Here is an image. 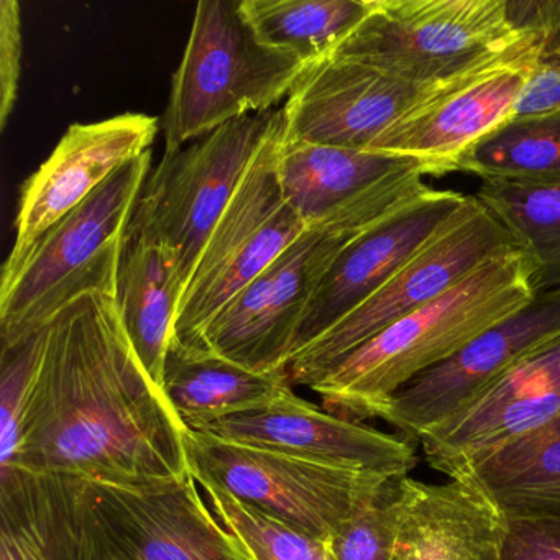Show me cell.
Instances as JSON below:
<instances>
[{
  "label": "cell",
  "mask_w": 560,
  "mask_h": 560,
  "mask_svg": "<svg viewBox=\"0 0 560 560\" xmlns=\"http://www.w3.org/2000/svg\"><path fill=\"white\" fill-rule=\"evenodd\" d=\"M539 265L514 247L490 258L447 293L402 317L340 360L310 389L323 408L365 422L411 383L536 300Z\"/></svg>",
  "instance_id": "2"
},
{
  "label": "cell",
  "mask_w": 560,
  "mask_h": 560,
  "mask_svg": "<svg viewBox=\"0 0 560 560\" xmlns=\"http://www.w3.org/2000/svg\"><path fill=\"white\" fill-rule=\"evenodd\" d=\"M560 330V287L539 291L536 300L481 332L434 369L416 376L378 418L418 442L424 432L460 411L481 389L503 375L534 346Z\"/></svg>",
  "instance_id": "16"
},
{
  "label": "cell",
  "mask_w": 560,
  "mask_h": 560,
  "mask_svg": "<svg viewBox=\"0 0 560 560\" xmlns=\"http://www.w3.org/2000/svg\"><path fill=\"white\" fill-rule=\"evenodd\" d=\"M186 428L137 359L116 294L90 291L45 326L11 467L145 487L188 477Z\"/></svg>",
  "instance_id": "1"
},
{
  "label": "cell",
  "mask_w": 560,
  "mask_h": 560,
  "mask_svg": "<svg viewBox=\"0 0 560 560\" xmlns=\"http://www.w3.org/2000/svg\"><path fill=\"white\" fill-rule=\"evenodd\" d=\"M22 74V15L18 0H0V129L18 103Z\"/></svg>",
  "instance_id": "31"
},
{
  "label": "cell",
  "mask_w": 560,
  "mask_h": 560,
  "mask_svg": "<svg viewBox=\"0 0 560 560\" xmlns=\"http://www.w3.org/2000/svg\"><path fill=\"white\" fill-rule=\"evenodd\" d=\"M283 132L281 117L202 250L176 316L173 340L185 349L198 350L219 311L310 229L281 188Z\"/></svg>",
  "instance_id": "9"
},
{
  "label": "cell",
  "mask_w": 560,
  "mask_h": 560,
  "mask_svg": "<svg viewBox=\"0 0 560 560\" xmlns=\"http://www.w3.org/2000/svg\"><path fill=\"white\" fill-rule=\"evenodd\" d=\"M520 247L508 229L478 201L467 205L373 296L291 359V386L311 388L340 360L402 317L447 293L503 252Z\"/></svg>",
  "instance_id": "10"
},
{
  "label": "cell",
  "mask_w": 560,
  "mask_h": 560,
  "mask_svg": "<svg viewBox=\"0 0 560 560\" xmlns=\"http://www.w3.org/2000/svg\"><path fill=\"white\" fill-rule=\"evenodd\" d=\"M159 130V117L136 113L73 124L47 162L22 185L15 244L4 268L19 264L48 229L110 176L150 152Z\"/></svg>",
  "instance_id": "17"
},
{
  "label": "cell",
  "mask_w": 560,
  "mask_h": 560,
  "mask_svg": "<svg viewBox=\"0 0 560 560\" xmlns=\"http://www.w3.org/2000/svg\"><path fill=\"white\" fill-rule=\"evenodd\" d=\"M307 65L258 40L241 0H201L162 117L165 153L290 96Z\"/></svg>",
  "instance_id": "5"
},
{
  "label": "cell",
  "mask_w": 560,
  "mask_h": 560,
  "mask_svg": "<svg viewBox=\"0 0 560 560\" xmlns=\"http://www.w3.org/2000/svg\"><path fill=\"white\" fill-rule=\"evenodd\" d=\"M462 474L480 485L508 521L560 516V415L511 439Z\"/></svg>",
  "instance_id": "22"
},
{
  "label": "cell",
  "mask_w": 560,
  "mask_h": 560,
  "mask_svg": "<svg viewBox=\"0 0 560 560\" xmlns=\"http://www.w3.org/2000/svg\"><path fill=\"white\" fill-rule=\"evenodd\" d=\"M544 48L546 38L524 35L396 120L370 152L419 160L435 176L455 172L458 159L474 143L511 119L516 97Z\"/></svg>",
  "instance_id": "11"
},
{
  "label": "cell",
  "mask_w": 560,
  "mask_h": 560,
  "mask_svg": "<svg viewBox=\"0 0 560 560\" xmlns=\"http://www.w3.org/2000/svg\"><path fill=\"white\" fill-rule=\"evenodd\" d=\"M425 173L389 179L307 229L202 330L199 349L257 373L287 372L307 306L337 255L366 229L428 191Z\"/></svg>",
  "instance_id": "3"
},
{
  "label": "cell",
  "mask_w": 560,
  "mask_h": 560,
  "mask_svg": "<svg viewBox=\"0 0 560 560\" xmlns=\"http://www.w3.org/2000/svg\"><path fill=\"white\" fill-rule=\"evenodd\" d=\"M47 326V324H45ZM45 326L37 332L2 346L0 357V468L11 467L21 445L25 408L40 369Z\"/></svg>",
  "instance_id": "29"
},
{
  "label": "cell",
  "mask_w": 560,
  "mask_h": 560,
  "mask_svg": "<svg viewBox=\"0 0 560 560\" xmlns=\"http://www.w3.org/2000/svg\"><path fill=\"white\" fill-rule=\"evenodd\" d=\"M544 55H550V57H560V34L556 35L552 40L547 42L546 48H544Z\"/></svg>",
  "instance_id": "35"
},
{
  "label": "cell",
  "mask_w": 560,
  "mask_h": 560,
  "mask_svg": "<svg viewBox=\"0 0 560 560\" xmlns=\"http://www.w3.org/2000/svg\"><path fill=\"white\" fill-rule=\"evenodd\" d=\"M372 8L373 0H241L258 40L307 67L332 57Z\"/></svg>",
  "instance_id": "24"
},
{
  "label": "cell",
  "mask_w": 560,
  "mask_h": 560,
  "mask_svg": "<svg viewBox=\"0 0 560 560\" xmlns=\"http://www.w3.org/2000/svg\"><path fill=\"white\" fill-rule=\"evenodd\" d=\"M185 293L178 257L172 250L147 238L126 237L117 275V310L137 359L160 392Z\"/></svg>",
  "instance_id": "21"
},
{
  "label": "cell",
  "mask_w": 560,
  "mask_h": 560,
  "mask_svg": "<svg viewBox=\"0 0 560 560\" xmlns=\"http://www.w3.org/2000/svg\"><path fill=\"white\" fill-rule=\"evenodd\" d=\"M150 172L152 150L48 229L19 264L2 267V346L37 332L80 294H116L127 228Z\"/></svg>",
  "instance_id": "4"
},
{
  "label": "cell",
  "mask_w": 560,
  "mask_h": 560,
  "mask_svg": "<svg viewBox=\"0 0 560 560\" xmlns=\"http://www.w3.org/2000/svg\"><path fill=\"white\" fill-rule=\"evenodd\" d=\"M86 485L119 560H254L209 510L191 474L145 487Z\"/></svg>",
  "instance_id": "14"
},
{
  "label": "cell",
  "mask_w": 560,
  "mask_h": 560,
  "mask_svg": "<svg viewBox=\"0 0 560 560\" xmlns=\"http://www.w3.org/2000/svg\"><path fill=\"white\" fill-rule=\"evenodd\" d=\"M393 560H503L508 520L468 474L445 483L398 478Z\"/></svg>",
  "instance_id": "19"
},
{
  "label": "cell",
  "mask_w": 560,
  "mask_h": 560,
  "mask_svg": "<svg viewBox=\"0 0 560 560\" xmlns=\"http://www.w3.org/2000/svg\"><path fill=\"white\" fill-rule=\"evenodd\" d=\"M281 117V109L241 117L165 153L143 185L126 237L172 250L188 288L215 224Z\"/></svg>",
  "instance_id": "6"
},
{
  "label": "cell",
  "mask_w": 560,
  "mask_h": 560,
  "mask_svg": "<svg viewBox=\"0 0 560 560\" xmlns=\"http://www.w3.org/2000/svg\"><path fill=\"white\" fill-rule=\"evenodd\" d=\"M0 560H70L54 475L0 468Z\"/></svg>",
  "instance_id": "25"
},
{
  "label": "cell",
  "mask_w": 560,
  "mask_h": 560,
  "mask_svg": "<svg viewBox=\"0 0 560 560\" xmlns=\"http://www.w3.org/2000/svg\"><path fill=\"white\" fill-rule=\"evenodd\" d=\"M418 170L432 175L428 165L409 156L287 142L283 132L281 188L307 228L320 224L389 179Z\"/></svg>",
  "instance_id": "20"
},
{
  "label": "cell",
  "mask_w": 560,
  "mask_h": 560,
  "mask_svg": "<svg viewBox=\"0 0 560 560\" xmlns=\"http://www.w3.org/2000/svg\"><path fill=\"white\" fill-rule=\"evenodd\" d=\"M503 560H560V516L508 521Z\"/></svg>",
  "instance_id": "32"
},
{
  "label": "cell",
  "mask_w": 560,
  "mask_h": 560,
  "mask_svg": "<svg viewBox=\"0 0 560 560\" xmlns=\"http://www.w3.org/2000/svg\"><path fill=\"white\" fill-rule=\"evenodd\" d=\"M455 172L483 182L560 183V113L506 120L474 143Z\"/></svg>",
  "instance_id": "26"
},
{
  "label": "cell",
  "mask_w": 560,
  "mask_h": 560,
  "mask_svg": "<svg viewBox=\"0 0 560 560\" xmlns=\"http://www.w3.org/2000/svg\"><path fill=\"white\" fill-rule=\"evenodd\" d=\"M468 198L462 192L429 188L350 242L330 265L307 306L293 357L395 277Z\"/></svg>",
  "instance_id": "18"
},
{
  "label": "cell",
  "mask_w": 560,
  "mask_h": 560,
  "mask_svg": "<svg viewBox=\"0 0 560 560\" xmlns=\"http://www.w3.org/2000/svg\"><path fill=\"white\" fill-rule=\"evenodd\" d=\"M287 386H291L287 372H252L215 353L188 350L172 340L162 392L186 428L270 401Z\"/></svg>",
  "instance_id": "23"
},
{
  "label": "cell",
  "mask_w": 560,
  "mask_h": 560,
  "mask_svg": "<svg viewBox=\"0 0 560 560\" xmlns=\"http://www.w3.org/2000/svg\"><path fill=\"white\" fill-rule=\"evenodd\" d=\"M451 81L412 83L355 61L326 58L304 70L281 107L284 140L370 152L396 120Z\"/></svg>",
  "instance_id": "13"
},
{
  "label": "cell",
  "mask_w": 560,
  "mask_h": 560,
  "mask_svg": "<svg viewBox=\"0 0 560 560\" xmlns=\"http://www.w3.org/2000/svg\"><path fill=\"white\" fill-rule=\"evenodd\" d=\"M396 481L326 540L332 560H393L398 534Z\"/></svg>",
  "instance_id": "30"
},
{
  "label": "cell",
  "mask_w": 560,
  "mask_h": 560,
  "mask_svg": "<svg viewBox=\"0 0 560 560\" xmlns=\"http://www.w3.org/2000/svg\"><path fill=\"white\" fill-rule=\"evenodd\" d=\"M201 485L212 513L244 544L254 560H332L326 542L298 533L211 483Z\"/></svg>",
  "instance_id": "28"
},
{
  "label": "cell",
  "mask_w": 560,
  "mask_h": 560,
  "mask_svg": "<svg viewBox=\"0 0 560 560\" xmlns=\"http://www.w3.org/2000/svg\"><path fill=\"white\" fill-rule=\"evenodd\" d=\"M553 113H560V57L542 54L516 97L511 119Z\"/></svg>",
  "instance_id": "33"
},
{
  "label": "cell",
  "mask_w": 560,
  "mask_h": 560,
  "mask_svg": "<svg viewBox=\"0 0 560 560\" xmlns=\"http://www.w3.org/2000/svg\"><path fill=\"white\" fill-rule=\"evenodd\" d=\"M475 198L539 265V291L560 287V183L487 179Z\"/></svg>",
  "instance_id": "27"
},
{
  "label": "cell",
  "mask_w": 560,
  "mask_h": 560,
  "mask_svg": "<svg viewBox=\"0 0 560 560\" xmlns=\"http://www.w3.org/2000/svg\"><path fill=\"white\" fill-rule=\"evenodd\" d=\"M185 448L198 483L214 485L242 504L323 542L393 480L232 444L189 429Z\"/></svg>",
  "instance_id": "8"
},
{
  "label": "cell",
  "mask_w": 560,
  "mask_h": 560,
  "mask_svg": "<svg viewBox=\"0 0 560 560\" xmlns=\"http://www.w3.org/2000/svg\"><path fill=\"white\" fill-rule=\"evenodd\" d=\"M186 429L324 467L372 471L393 480L408 477L418 465L415 442L311 405L293 386L254 408Z\"/></svg>",
  "instance_id": "12"
},
{
  "label": "cell",
  "mask_w": 560,
  "mask_h": 560,
  "mask_svg": "<svg viewBox=\"0 0 560 560\" xmlns=\"http://www.w3.org/2000/svg\"><path fill=\"white\" fill-rule=\"evenodd\" d=\"M504 5L517 34L540 35L546 44L560 34V0H504Z\"/></svg>",
  "instance_id": "34"
},
{
  "label": "cell",
  "mask_w": 560,
  "mask_h": 560,
  "mask_svg": "<svg viewBox=\"0 0 560 560\" xmlns=\"http://www.w3.org/2000/svg\"><path fill=\"white\" fill-rule=\"evenodd\" d=\"M524 35L508 24L504 0H373L332 57L412 83H444Z\"/></svg>",
  "instance_id": "7"
},
{
  "label": "cell",
  "mask_w": 560,
  "mask_h": 560,
  "mask_svg": "<svg viewBox=\"0 0 560 560\" xmlns=\"http://www.w3.org/2000/svg\"><path fill=\"white\" fill-rule=\"evenodd\" d=\"M560 415V330L534 346L468 405L419 438L432 468L460 475L511 439Z\"/></svg>",
  "instance_id": "15"
}]
</instances>
